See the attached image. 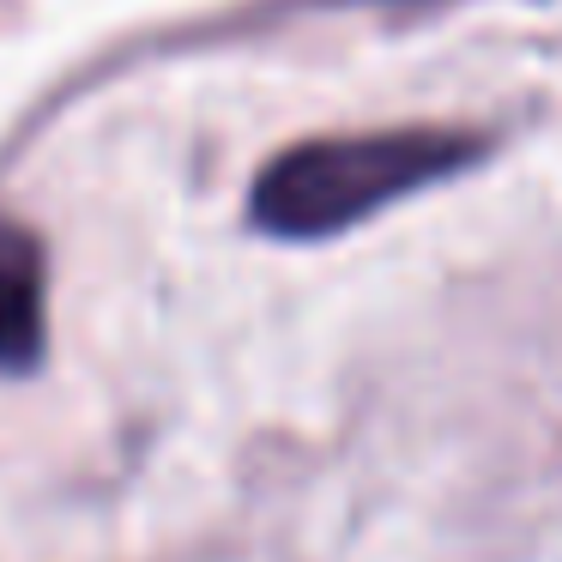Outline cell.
Here are the masks:
<instances>
[{
  "label": "cell",
  "instance_id": "obj_2",
  "mask_svg": "<svg viewBox=\"0 0 562 562\" xmlns=\"http://www.w3.org/2000/svg\"><path fill=\"white\" fill-rule=\"evenodd\" d=\"M43 357V248L31 231L0 224V369Z\"/></svg>",
  "mask_w": 562,
  "mask_h": 562
},
{
  "label": "cell",
  "instance_id": "obj_1",
  "mask_svg": "<svg viewBox=\"0 0 562 562\" xmlns=\"http://www.w3.org/2000/svg\"><path fill=\"white\" fill-rule=\"evenodd\" d=\"M477 139L441 127H400V134L308 139L272 158L255 182V224L272 236H333L357 218L405 200L412 188L441 182L472 164Z\"/></svg>",
  "mask_w": 562,
  "mask_h": 562
}]
</instances>
